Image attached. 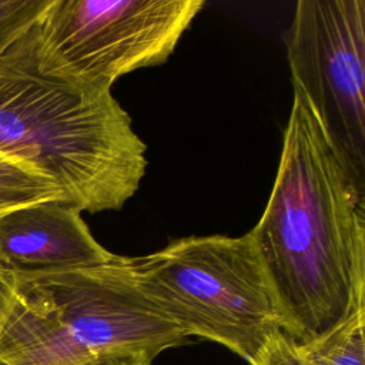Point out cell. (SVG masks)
<instances>
[{
  "instance_id": "277c9868",
  "label": "cell",
  "mask_w": 365,
  "mask_h": 365,
  "mask_svg": "<svg viewBox=\"0 0 365 365\" xmlns=\"http://www.w3.org/2000/svg\"><path fill=\"white\" fill-rule=\"evenodd\" d=\"M202 0H50L33 26L38 73L81 90L163 64Z\"/></svg>"
},
{
  "instance_id": "9c48e42d",
  "label": "cell",
  "mask_w": 365,
  "mask_h": 365,
  "mask_svg": "<svg viewBox=\"0 0 365 365\" xmlns=\"http://www.w3.org/2000/svg\"><path fill=\"white\" fill-rule=\"evenodd\" d=\"M43 201L66 200L61 190L50 178L0 154V214Z\"/></svg>"
},
{
  "instance_id": "5b68a950",
  "label": "cell",
  "mask_w": 365,
  "mask_h": 365,
  "mask_svg": "<svg viewBox=\"0 0 365 365\" xmlns=\"http://www.w3.org/2000/svg\"><path fill=\"white\" fill-rule=\"evenodd\" d=\"M11 274L44 317L56 365L108 355L157 356L187 339L140 291L127 257L73 269Z\"/></svg>"
},
{
  "instance_id": "3957f363",
  "label": "cell",
  "mask_w": 365,
  "mask_h": 365,
  "mask_svg": "<svg viewBox=\"0 0 365 365\" xmlns=\"http://www.w3.org/2000/svg\"><path fill=\"white\" fill-rule=\"evenodd\" d=\"M127 264L140 291L185 336L218 342L251 364L282 331L275 294L248 232L180 238L150 255L127 257Z\"/></svg>"
},
{
  "instance_id": "6da1fadb",
  "label": "cell",
  "mask_w": 365,
  "mask_h": 365,
  "mask_svg": "<svg viewBox=\"0 0 365 365\" xmlns=\"http://www.w3.org/2000/svg\"><path fill=\"white\" fill-rule=\"evenodd\" d=\"M365 188L294 87L277 177L248 232L297 344L365 308Z\"/></svg>"
},
{
  "instance_id": "30bf717a",
  "label": "cell",
  "mask_w": 365,
  "mask_h": 365,
  "mask_svg": "<svg viewBox=\"0 0 365 365\" xmlns=\"http://www.w3.org/2000/svg\"><path fill=\"white\" fill-rule=\"evenodd\" d=\"M50 0H0V56L41 16Z\"/></svg>"
},
{
  "instance_id": "7c38bea8",
  "label": "cell",
  "mask_w": 365,
  "mask_h": 365,
  "mask_svg": "<svg viewBox=\"0 0 365 365\" xmlns=\"http://www.w3.org/2000/svg\"><path fill=\"white\" fill-rule=\"evenodd\" d=\"M154 358L155 356L151 354L108 355V356H101L96 359H88L76 365H153Z\"/></svg>"
},
{
  "instance_id": "7a4b0ae2",
  "label": "cell",
  "mask_w": 365,
  "mask_h": 365,
  "mask_svg": "<svg viewBox=\"0 0 365 365\" xmlns=\"http://www.w3.org/2000/svg\"><path fill=\"white\" fill-rule=\"evenodd\" d=\"M33 26L0 56V154L50 178L80 211L120 210L145 174V144L111 90L38 73Z\"/></svg>"
},
{
  "instance_id": "ba28073f",
  "label": "cell",
  "mask_w": 365,
  "mask_h": 365,
  "mask_svg": "<svg viewBox=\"0 0 365 365\" xmlns=\"http://www.w3.org/2000/svg\"><path fill=\"white\" fill-rule=\"evenodd\" d=\"M365 308L322 336L299 344L311 365H365Z\"/></svg>"
},
{
  "instance_id": "52a82bcc",
  "label": "cell",
  "mask_w": 365,
  "mask_h": 365,
  "mask_svg": "<svg viewBox=\"0 0 365 365\" xmlns=\"http://www.w3.org/2000/svg\"><path fill=\"white\" fill-rule=\"evenodd\" d=\"M114 254L93 237L81 211L66 201H43L0 214V267L48 272L107 262Z\"/></svg>"
},
{
  "instance_id": "8fae6325",
  "label": "cell",
  "mask_w": 365,
  "mask_h": 365,
  "mask_svg": "<svg viewBox=\"0 0 365 365\" xmlns=\"http://www.w3.org/2000/svg\"><path fill=\"white\" fill-rule=\"evenodd\" d=\"M251 365H311L299 344L282 331L272 334L258 351Z\"/></svg>"
},
{
  "instance_id": "8992f818",
  "label": "cell",
  "mask_w": 365,
  "mask_h": 365,
  "mask_svg": "<svg viewBox=\"0 0 365 365\" xmlns=\"http://www.w3.org/2000/svg\"><path fill=\"white\" fill-rule=\"evenodd\" d=\"M285 46L292 87L365 188V0H299Z\"/></svg>"
}]
</instances>
